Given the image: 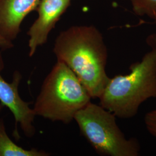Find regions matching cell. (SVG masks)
<instances>
[{
  "label": "cell",
  "mask_w": 156,
  "mask_h": 156,
  "mask_svg": "<svg viewBox=\"0 0 156 156\" xmlns=\"http://www.w3.org/2000/svg\"><path fill=\"white\" fill-rule=\"evenodd\" d=\"M130 2L135 15L147 16L156 20V0H130Z\"/></svg>",
  "instance_id": "9"
},
{
  "label": "cell",
  "mask_w": 156,
  "mask_h": 156,
  "mask_svg": "<svg viewBox=\"0 0 156 156\" xmlns=\"http://www.w3.org/2000/svg\"><path fill=\"white\" fill-rule=\"evenodd\" d=\"M91 99L73 71L57 60L43 82L33 110L36 116L68 124Z\"/></svg>",
  "instance_id": "3"
},
{
  "label": "cell",
  "mask_w": 156,
  "mask_h": 156,
  "mask_svg": "<svg viewBox=\"0 0 156 156\" xmlns=\"http://www.w3.org/2000/svg\"><path fill=\"white\" fill-rule=\"evenodd\" d=\"M141 60L132 64L130 73L109 78L99 105L120 119H130L138 113L146 101L156 98V45Z\"/></svg>",
  "instance_id": "2"
},
{
  "label": "cell",
  "mask_w": 156,
  "mask_h": 156,
  "mask_svg": "<svg viewBox=\"0 0 156 156\" xmlns=\"http://www.w3.org/2000/svg\"><path fill=\"white\" fill-rule=\"evenodd\" d=\"M14 46L12 42L5 39L0 35V49L2 50H7L11 49Z\"/></svg>",
  "instance_id": "11"
},
{
  "label": "cell",
  "mask_w": 156,
  "mask_h": 156,
  "mask_svg": "<svg viewBox=\"0 0 156 156\" xmlns=\"http://www.w3.org/2000/svg\"><path fill=\"white\" fill-rule=\"evenodd\" d=\"M71 0H40L37 8V19L27 32L28 55L33 57L37 48L47 42L51 31L55 27L63 13L69 6Z\"/></svg>",
  "instance_id": "6"
},
{
  "label": "cell",
  "mask_w": 156,
  "mask_h": 156,
  "mask_svg": "<svg viewBox=\"0 0 156 156\" xmlns=\"http://www.w3.org/2000/svg\"><path fill=\"white\" fill-rule=\"evenodd\" d=\"M3 107H4V106L0 103V113L2 111V109H3Z\"/></svg>",
  "instance_id": "13"
},
{
  "label": "cell",
  "mask_w": 156,
  "mask_h": 156,
  "mask_svg": "<svg viewBox=\"0 0 156 156\" xmlns=\"http://www.w3.org/2000/svg\"><path fill=\"white\" fill-rule=\"evenodd\" d=\"M155 22L156 24V20H155ZM147 43L151 45H156V35H151V37H149L147 38Z\"/></svg>",
  "instance_id": "12"
},
{
  "label": "cell",
  "mask_w": 156,
  "mask_h": 156,
  "mask_svg": "<svg viewBox=\"0 0 156 156\" xmlns=\"http://www.w3.org/2000/svg\"><path fill=\"white\" fill-rule=\"evenodd\" d=\"M40 0H0V35L12 42L29 13L37 9Z\"/></svg>",
  "instance_id": "7"
},
{
  "label": "cell",
  "mask_w": 156,
  "mask_h": 156,
  "mask_svg": "<svg viewBox=\"0 0 156 156\" xmlns=\"http://www.w3.org/2000/svg\"><path fill=\"white\" fill-rule=\"evenodd\" d=\"M53 53L76 75L92 98H98L109 77L108 50L103 36L93 26H74L57 37Z\"/></svg>",
  "instance_id": "1"
},
{
  "label": "cell",
  "mask_w": 156,
  "mask_h": 156,
  "mask_svg": "<svg viewBox=\"0 0 156 156\" xmlns=\"http://www.w3.org/2000/svg\"><path fill=\"white\" fill-rule=\"evenodd\" d=\"M5 67L2 51H0V102L8 108L13 114L15 119V130L13 136L17 140L20 138L17 126L20 127L28 138L34 136L36 129L34 125L35 115L33 108L30 107L31 102L22 100L19 93V86L22 79V75L18 71L13 75L11 83H8L2 78L1 73Z\"/></svg>",
  "instance_id": "5"
},
{
  "label": "cell",
  "mask_w": 156,
  "mask_h": 156,
  "mask_svg": "<svg viewBox=\"0 0 156 156\" xmlns=\"http://www.w3.org/2000/svg\"><path fill=\"white\" fill-rule=\"evenodd\" d=\"M81 135L101 156H138L140 146L135 138H127L111 112L91 102L75 114Z\"/></svg>",
  "instance_id": "4"
},
{
  "label": "cell",
  "mask_w": 156,
  "mask_h": 156,
  "mask_svg": "<svg viewBox=\"0 0 156 156\" xmlns=\"http://www.w3.org/2000/svg\"><path fill=\"white\" fill-rule=\"evenodd\" d=\"M145 124L148 132L156 139V109L146 114Z\"/></svg>",
  "instance_id": "10"
},
{
  "label": "cell",
  "mask_w": 156,
  "mask_h": 156,
  "mask_svg": "<svg viewBox=\"0 0 156 156\" xmlns=\"http://www.w3.org/2000/svg\"><path fill=\"white\" fill-rule=\"evenodd\" d=\"M50 154L37 149H25L16 144L6 132L3 119H0V156H49Z\"/></svg>",
  "instance_id": "8"
}]
</instances>
